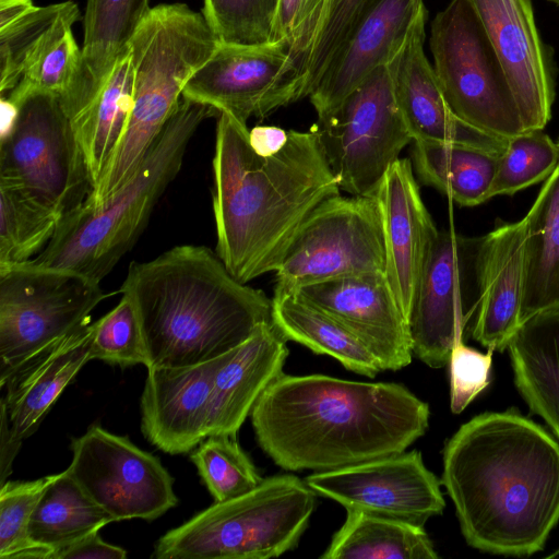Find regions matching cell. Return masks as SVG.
Returning <instances> with one entry per match:
<instances>
[{
  "mask_svg": "<svg viewBox=\"0 0 559 559\" xmlns=\"http://www.w3.org/2000/svg\"><path fill=\"white\" fill-rule=\"evenodd\" d=\"M441 485L465 542L492 555L544 549L559 522V443L518 409L486 412L443 448Z\"/></svg>",
  "mask_w": 559,
  "mask_h": 559,
  "instance_id": "1",
  "label": "cell"
},
{
  "mask_svg": "<svg viewBox=\"0 0 559 559\" xmlns=\"http://www.w3.org/2000/svg\"><path fill=\"white\" fill-rule=\"evenodd\" d=\"M429 405L394 382L282 373L250 417L264 453L285 471L325 472L406 451L429 426Z\"/></svg>",
  "mask_w": 559,
  "mask_h": 559,
  "instance_id": "2",
  "label": "cell"
},
{
  "mask_svg": "<svg viewBox=\"0 0 559 559\" xmlns=\"http://www.w3.org/2000/svg\"><path fill=\"white\" fill-rule=\"evenodd\" d=\"M247 124L219 114L212 203L216 253L240 283L275 272L299 226L338 183L316 132L289 130L285 146L259 155Z\"/></svg>",
  "mask_w": 559,
  "mask_h": 559,
  "instance_id": "3",
  "label": "cell"
},
{
  "mask_svg": "<svg viewBox=\"0 0 559 559\" xmlns=\"http://www.w3.org/2000/svg\"><path fill=\"white\" fill-rule=\"evenodd\" d=\"M135 309L151 367L203 364L272 320V299L237 281L205 246H176L132 262L120 287Z\"/></svg>",
  "mask_w": 559,
  "mask_h": 559,
  "instance_id": "4",
  "label": "cell"
},
{
  "mask_svg": "<svg viewBox=\"0 0 559 559\" xmlns=\"http://www.w3.org/2000/svg\"><path fill=\"white\" fill-rule=\"evenodd\" d=\"M218 112L181 97L136 171L98 206L64 217L47 247L29 263L68 270L99 283L131 249L170 182L179 174L199 126Z\"/></svg>",
  "mask_w": 559,
  "mask_h": 559,
  "instance_id": "5",
  "label": "cell"
},
{
  "mask_svg": "<svg viewBox=\"0 0 559 559\" xmlns=\"http://www.w3.org/2000/svg\"><path fill=\"white\" fill-rule=\"evenodd\" d=\"M218 43L204 15L185 3L150 9L129 43L133 69L129 119L85 205H100L136 171L178 106L187 81Z\"/></svg>",
  "mask_w": 559,
  "mask_h": 559,
  "instance_id": "6",
  "label": "cell"
},
{
  "mask_svg": "<svg viewBox=\"0 0 559 559\" xmlns=\"http://www.w3.org/2000/svg\"><path fill=\"white\" fill-rule=\"evenodd\" d=\"M317 492L293 474L263 478L253 490L214 502L156 542V559H267L294 549Z\"/></svg>",
  "mask_w": 559,
  "mask_h": 559,
  "instance_id": "7",
  "label": "cell"
},
{
  "mask_svg": "<svg viewBox=\"0 0 559 559\" xmlns=\"http://www.w3.org/2000/svg\"><path fill=\"white\" fill-rule=\"evenodd\" d=\"M11 103L17 116L0 138V186L21 192L61 222L94 190L70 118L52 94L34 92Z\"/></svg>",
  "mask_w": 559,
  "mask_h": 559,
  "instance_id": "8",
  "label": "cell"
},
{
  "mask_svg": "<svg viewBox=\"0 0 559 559\" xmlns=\"http://www.w3.org/2000/svg\"><path fill=\"white\" fill-rule=\"evenodd\" d=\"M429 43L441 92L457 119L502 139L526 131L503 68L468 0H452L436 15Z\"/></svg>",
  "mask_w": 559,
  "mask_h": 559,
  "instance_id": "9",
  "label": "cell"
},
{
  "mask_svg": "<svg viewBox=\"0 0 559 559\" xmlns=\"http://www.w3.org/2000/svg\"><path fill=\"white\" fill-rule=\"evenodd\" d=\"M385 274L382 217L373 197L332 195L304 219L275 271V295L334 278Z\"/></svg>",
  "mask_w": 559,
  "mask_h": 559,
  "instance_id": "10",
  "label": "cell"
},
{
  "mask_svg": "<svg viewBox=\"0 0 559 559\" xmlns=\"http://www.w3.org/2000/svg\"><path fill=\"white\" fill-rule=\"evenodd\" d=\"M99 283L28 261L0 266V380L28 356L91 322Z\"/></svg>",
  "mask_w": 559,
  "mask_h": 559,
  "instance_id": "11",
  "label": "cell"
},
{
  "mask_svg": "<svg viewBox=\"0 0 559 559\" xmlns=\"http://www.w3.org/2000/svg\"><path fill=\"white\" fill-rule=\"evenodd\" d=\"M340 189L373 197L402 150L413 141L394 98L386 66L311 128Z\"/></svg>",
  "mask_w": 559,
  "mask_h": 559,
  "instance_id": "12",
  "label": "cell"
},
{
  "mask_svg": "<svg viewBox=\"0 0 559 559\" xmlns=\"http://www.w3.org/2000/svg\"><path fill=\"white\" fill-rule=\"evenodd\" d=\"M485 235L439 230L430 248L408 318L413 355L430 368L449 364L464 341L481 298Z\"/></svg>",
  "mask_w": 559,
  "mask_h": 559,
  "instance_id": "13",
  "label": "cell"
},
{
  "mask_svg": "<svg viewBox=\"0 0 559 559\" xmlns=\"http://www.w3.org/2000/svg\"><path fill=\"white\" fill-rule=\"evenodd\" d=\"M71 450L68 472L114 522L152 521L176 507L173 476L127 437L93 425L72 439Z\"/></svg>",
  "mask_w": 559,
  "mask_h": 559,
  "instance_id": "14",
  "label": "cell"
},
{
  "mask_svg": "<svg viewBox=\"0 0 559 559\" xmlns=\"http://www.w3.org/2000/svg\"><path fill=\"white\" fill-rule=\"evenodd\" d=\"M299 64L278 43H218L211 57L187 81L182 97L228 114L247 124L301 99Z\"/></svg>",
  "mask_w": 559,
  "mask_h": 559,
  "instance_id": "15",
  "label": "cell"
},
{
  "mask_svg": "<svg viewBox=\"0 0 559 559\" xmlns=\"http://www.w3.org/2000/svg\"><path fill=\"white\" fill-rule=\"evenodd\" d=\"M306 483L317 495L338 502L346 510L419 526L442 514L445 507L441 480L427 468L417 450L314 472Z\"/></svg>",
  "mask_w": 559,
  "mask_h": 559,
  "instance_id": "16",
  "label": "cell"
},
{
  "mask_svg": "<svg viewBox=\"0 0 559 559\" xmlns=\"http://www.w3.org/2000/svg\"><path fill=\"white\" fill-rule=\"evenodd\" d=\"M426 19L424 4L386 64L395 102L413 142L462 144L500 155L506 139L466 124L448 107L424 49Z\"/></svg>",
  "mask_w": 559,
  "mask_h": 559,
  "instance_id": "17",
  "label": "cell"
},
{
  "mask_svg": "<svg viewBox=\"0 0 559 559\" xmlns=\"http://www.w3.org/2000/svg\"><path fill=\"white\" fill-rule=\"evenodd\" d=\"M357 335L383 370L396 371L412 361L408 323L384 274L334 278L292 293Z\"/></svg>",
  "mask_w": 559,
  "mask_h": 559,
  "instance_id": "18",
  "label": "cell"
},
{
  "mask_svg": "<svg viewBox=\"0 0 559 559\" xmlns=\"http://www.w3.org/2000/svg\"><path fill=\"white\" fill-rule=\"evenodd\" d=\"M507 75L525 130L551 118L555 85L531 0H468Z\"/></svg>",
  "mask_w": 559,
  "mask_h": 559,
  "instance_id": "19",
  "label": "cell"
},
{
  "mask_svg": "<svg viewBox=\"0 0 559 559\" xmlns=\"http://www.w3.org/2000/svg\"><path fill=\"white\" fill-rule=\"evenodd\" d=\"M382 217L385 278L407 320L439 231L419 191L412 160L399 158L373 194Z\"/></svg>",
  "mask_w": 559,
  "mask_h": 559,
  "instance_id": "20",
  "label": "cell"
},
{
  "mask_svg": "<svg viewBox=\"0 0 559 559\" xmlns=\"http://www.w3.org/2000/svg\"><path fill=\"white\" fill-rule=\"evenodd\" d=\"M423 5V0L369 2L308 96L318 119L330 115L377 69L388 64Z\"/></svg>",
  "mask_w": 559,
  "mask_h": 559,
  "instance_id": "21",
  "label": "cell"
},
{
  "mask_svg": "<svg viewBox=\"0 0 559 559\" xmlns=\"http://www.w3.org/2000/svg\"><path fill=\"white\" fill-rule=\"evenodd\" d=\"M227 354L186 367H151L141 395V430L157 449L183 454L206 437L214 378Z\"/></svg>",
  "mask_w": 559,
  "mask_h": 559,
  "instance_id": "22",
  "label": "cell"
},
{
  "mask_svg": "<svg viewBox=\"0 0 559 559\" xmlns=\"http://www.w3.org/2000/svg\"><path fill=\"white\" fill-rule=\"evenodd\" d=\"M90 322L35 352L2 380L1 403L13 435L22 441L33 435L64 388L90 360Z\"/></svg>",
  "mask_w": 559,
  "mask_h": 559,
  "instance_id": "23",
  "label": "cell"
},
{
  "mask_svg": "<svg viewBox=\"0 0 559 559\" xmlns=\"http://www.w3.org/2000/svg\"><path fill=\"white\" fill-rule=\"evenodd\" d=\"M288 353L287 338L273 322L227 353L214 378L209 436L236 437L259 397L283 373Z\"/></svg>",
  "mask_w": 559,
  "mask_h": 559,
  "instance_id": "24",
  "label": "cell"
},
{
  "mask_svg": "<svg viewBox=\"0 0 559 559\" xmlns=\"http://www.w3.org/2000/svg\"><path fill=\"white\" fill-rule=\"evenodd\" d=\"M523 241V219L497 224L485 235L481 298L471 335L487 349H507L520 326Z\"/></svg>",
  "mask_w": 559,
  "mask_h": 559,
  "instance_id": "25",
  "label": "cell"
},
{
  "mask_svg": "<svg viewBox=\"0 0 559 559\" xmlns=\"http://www.w3.org/2000/svg\"><path fill=\"white\" fill-rule=\"evenodd\" d=\"M150 9V0H87L81 73L73 91L61 99L68 116L102 88Z\"/></svg>",
  "mask_w": 559,
  "mask_h": 559,
  "instance_id": "26",
  "label": "cell"
},
{
  "mask_svg": "<svg viewBox=\"0 0 559 559\" xmlns=\"http://www.w3.org/2000/svg\"><path fill=\"white\" fill-rule=\"evenodd\" d=\"M507 349L519 393L559 439V308L524 321Z\"/></svg>",
  "mask_w": 559,
  "mask_h": 559,
  "instance_id": "27",
  "label": "cell"
},
{
  "mask_svg": "<svg viewBox=\"0 0 559 559\" xmlns=\"http://www.w3.org/2000/svg\"><path fill=\"white\" fill-rule=\"evenodd\" d=\"M523 219V289L520 325L559 308V165Z\"/></svg>",
  "mask_w": 559,
  "mask_h": 559,
  "instance_id": "28",
  "label": "cell"
},
{
  "mask_svg": "<svg viewBox=\"0 0 559 559\" xmlns=\"http://www.w3.org/2000/svg\"><path fill=\"white\" fill-rule=\"evenodd\" d=\"M133 69L130 50L122 53L102 88L69 116L94 188L124 132L132 107Z\"/></svg>",
  "mask_w": 559,
  "mask_h": 559,
  "instance_id": "29",
  "label": "cell"
},
{
  "mask_svg": "<svg viewBox=\"0 0 559 559\" xmlns=\"http://www.w3.org/2000/svg\"><path fill=\"white\" fill-rule=\"evenodd\" d=\"M272 320L287 341L329 355L353 372L373 378L383 371L379 359L357 335L294 294H273Z\"/></svg>",
  "mask_w": 559,
  "mask_h": 559,
  "instance_id": "30",
  "label": "cell"
},
{
  "mask_svg": "<svg viewBox=\"0 0 559 559\" xmlns=\"http://www.w3.org/2000/svg\"><path fill=\"white\" fill-rule=\"evenodd\" d=\"M498 156L454 143L414 142L412 148V164L420 181L461 206H476L490 199Z\"/></svg>",
  "mask_w": 559,
  "mask_h": 559,
  "instance_id": "31",
  "label": "cell"
},
{
  "mask_svg": "<svg viewBox=\"0 0 559 559\" xmlns=\"http://www.w3.org/2000/svg\"><path fill=\"white\" fill-rule=\"evenodd\" d=\"M439 556L424 526L400 520L346 510L322 559H437Z\"/></svg>",
  "mask_w": 559,
  "mask_h": 559,
  "instance_id": "32",
  "label": "cell"
},
{
  "mask_svg": "<svg viewBox=\"0 0 559 559\" xmlns=\"http://www.w3.org/2000/svg\"><path fill=\"white\" fill-rule=\"evenodd\" d=\"M111 522L112 519L66 469L55 474L44 490L32 513L27 532L33 542L50 548L53 554Z\"/></svg>",
  "mask_w": 559,
  "mask_h": 559,
  "instance_id": "33",
  "label": "cell"
},
{
  "mask_svg": "<svg viewBox=\"0 0 559 559\" xmlns=\"http://www.w3.org/2000/svg\"><path fill=\"white\" fill-rule=\"evenodd\" d=\"M80 19V10L74 4L32 59L16 86L3 98L15 102L40 92L63 99L73 91L81 73L82 48L74 39L72 26Z\"/></svg>",
  "mask_w": 559,
  "mask_h": 559,
  "instance_id": "34",
  "label": "cell"
},
{
  "mask_svg": "<svg viewBox=\"0 0 559 559\" xmlns=\"http://www.w3.org/2000/svg\"><path fill=\"white\" fill-rule=\"evenodd\" d=\"M59 224L51 211L0 186V266L33 260L50 242Z\"/></svg>",
  "mask_w": 559,
  "mask_h": 559,
  "instance_id": "35",
  "label": "cell"
},
{
  "mask_svg": "<svg viewBox=\"0 0 559 559\" xmlns=\"http://www.w3.org/2000/svg\"><path fill=\"white\" fill-rule=\"evenodd\" d=\"M190 459L215 502L242 496L263 480L235 436L206 437Z\"/></svg>",
  "mask_w": 559,
  "mask_h": 559,
  "instance_id": "36",
  "label": "cell"
},
{
  "mask_svg": "<svg viewBox=\"0 0 559 559\" xmlns=\"http://www.w3.org/2000/svg\"><path fill=\"white\" fill-rule=\"evenodd\" d=\"M559 165V144L543 130H526L507 140L498 156L489 198L512 195L546 180Z\"/></svg>",
  "mask_w": 559,
  "mask_h": 559,
  "instance_id": "37",
  "label": "cell"
},
{
  "mask_svg": "<svg viewBox=\"0 0 559 559\" xmlns=\"http://www.w3.org/2000/svg\"><path fill=\"white\" fill-rule=\"evenodd\" d=\"M73 1L34 7L12 24L0 28V95H8L43 47Z\"/></svg>",
  "mask_w": 559,
  "mask_h": 559,
  "instance_id": "38",
  "label": "cell"
},
{
  "mask_svg": "<svg viewBox=\"0 0 559 559\" xmlns=\"http://www.w3.org/2000/svg\"><path fill=\"white\" fill-rule=\"evenodd\" d=\"M55 475L0 486V558L51 559L52 550L33 542L27 527L32 513Z\"/></svg>",
  "mask_w": 559,
  "mask_h": 559,
  "instance_id": "39",
  "label": "cell"
},
{
  "mask_svg": "<svg viewBox=\"0 0 559 559\" xmlns=\"http://www.w3.org/2000/svg\"><path fill=\"white\" fill-rule=\"evenodd\" d=\"M278 0H204L202 14L219 43H271Z\"/></svg>",
  "mask_w": 559,
  "mask_h": 559,
  "instance_id": "40",
  "label": "cell"
},
{
  "mask_svg": "<svg viewBox=\"0 0 559 559\" xmlns=\"http://www.w3.org/2000/svg\"><path fill=\"white\" fill-rule=\"evenodd\" d=\"M92 324L90 360L98 359L122 368L138 364L148 366L140 322L128 296L122 295L115 308Z\"/></svg>",
  "mask_w": 559,
  "mask_h": 559,
  "instance_id": "41",
  "label": "cell"
},
{
  "mask_svg": "<svg viewBox=\"0 0 559 559\" xmlns=\"http://www.w3.org/2000/svg\"><path fill=\"white\" fill-rule=\"evenodd\" d=\"M334 1L278 0L271 43L286 46L300 67L319 40Z\"/></svg>",
  "mask_w": 559,
  "mask_h": 559,
  "instance_id": "42",
  "label": "cell"
},
{
  "mask_svg": "<svg viewBox=\"0 0 559 559\" xmlns=\"http://www.w3.org/2000/svg\"><path fill=\"white\" fill-rule=\"evenodd\" d=\"M371 0H335L328 23L299 67L301 96L308 97L328 62L346 39Z\"/></svg>",
  "mask_w": 559,
  "mask_h": 559,
  "instance_id": "43",
  "label": "cell"
},
{
  "mask_svg": "<svg viewBox=\"0 0 559 559\" xmlns=\"http://www.w3.org/2000/svg\"><path fill=\"white\" fill-rule=\"evenodd\" d=\"M493 349L481 353L457 341L450 355V408L462 413L490 384Z\"/></svg>",
  "mask_w": 559,
  "mask_h": 559,
  "instance_id": "44",
  "label": "cell"
},
{
  "mask_svg": "<svg viewBox=\"0 0 559 559\" xmlns=\"http://www.w3.org/2000/svg\"><path fill=\"white\" fill-rule=\"evenodd\" d=\"M127 550L105 542L95 532L53 551L51 559H124Z\"/></svg>",
  "mask_w": 559,
  "mask_h": 559,
  "instance_id": "45",
  "label": "cell"
},
{
  "mask_svg": "<svg viewBox=\"0 0 559 559\" xmlns=\"http://www.w3.org/2000/svg\"><path fill=\"white\" fill-rule=\"evenodd\" d=\"M289 130L275 126H255L249 130V143L261 156H271L286 144Z\"/></svg>",
  "mask_w": 559,
  "mask_h": 559,
  "instance_id": "46",
  "label": "cell"
},
{
  "mask_svg": "<svg viewBox=\"0 0 559 559\" xmlns=\"http://www.w3.org/2000/svg\"><path fill=\"white\" fill-rule=\"evenodd\" d=\"M1 405V433H0V486L7 481L8 476L11 473V466L14 457L16 456L19 449L22 444V440L16 438L8 420L5 408Z\"/></svg>",
  "mask_w": 559,
  "mask_h": 559,
  "instance_id": "47",
  "label": "cell"
},
{
  "mask_svg": "<svg viewBox=\"0 0 559 559\" xmlns=\"http://www.w3.org/2000/svg\"><path fill=\"white\" fill-rule=\"evenodd\" d=\"M32 0H0V28H3L32 10Z\"/></svg>",
  "mask_w": 559,
  "mask_h": 559,
  "instance_id": "48",
  "label": "cell"
},
{
  "mask_svg": "<svg viewBox=\"0 0 559 559\" xmlns=\"http://www.w3.org/2000/svg\"><path fill=\"white\" fill-rule=\"evenodd\" d=\"M546 558H559V548H557L552 554L546 556Z\"/></svg>",
  "mask_w": 559,
  "mask_h": 559,
  "instance_id": "49",
  "label": "cell"
},
{
  "mask_svg": "<svg viewBox=\"0 0 559 559\" xmlns=\"http://www.w3.org/2000/svg\"><path fill=\"white\" fill-rule=\"evenodd\" d=\"M549 1H551V2H554V3L559 5V0H549Z\"/></svg>",
  "mask_w": 559,
  "mask_h": 559,
  "instance_id": "50",
  "label": "cell"
},
{
  "mask_svg": "<svg viewBox=\"0 0 559 559\" xmlns=\"http://www.w3.org/2000/svg\"><path fill=\"white\" fill-rule=\"evenodd\" d=\"M558 144H559V142H558Z\"/></svg>",
  "mask_w": 559,
  "mask_h": 559,
  "instance_id": "51",
  "label": "cell"
}]
</instances>
